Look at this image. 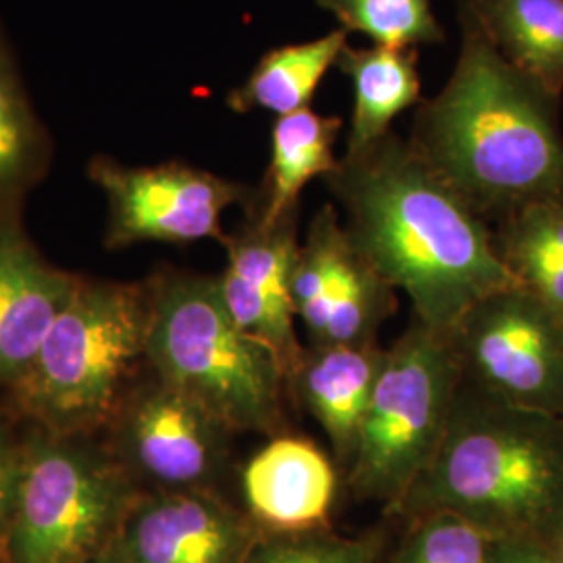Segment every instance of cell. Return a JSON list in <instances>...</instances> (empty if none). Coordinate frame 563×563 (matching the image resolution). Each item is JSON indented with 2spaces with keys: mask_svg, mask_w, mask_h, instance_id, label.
Segmentation results:
<instances>
[{
  "mask_svg": "<svg viewBox=\"0 0 563 563\" xmlns=\"http://www.w3.org/2000/svg\"><path fill=\"white\" fill-rule=\"evenodd\" d=\"M107 201L104 249L121 251L142 242L220 241L223 213L251 205V190L188 163L125 165L97 155L86 169Z\"/></svg>",
  "mask_w": 563,
  "mask_h": 563,
  "instance_id": "30bf717a",
  "label": "cell"
},
{
  "mask_svg": "<svg viewBox=\"0 0 563 563\" xmlns=\"http://www.w3.org/2000/svg\"><path fill=\"white\" fill-rule=\"evenodd\" d=\"M495 241L518 284L563 320V199L507 216Z\"/></svg>",
  "mask_w": 563,
  "mask_h": 563,
  "instance_id": "44dd1931",
  "label": "cell"
},
{
  "mask_svg": "<svg viewBox=\"0 0 563 563\" xmlns=\"http://www.w3.org/2000/svg\"><path fill=\"white\" fill-rule=\"evenodd\" d=\"M386 351L376 341L305 349L286 386L322 426L344 470L353 462L363 418L383 372Z\"/></svg>",
  "mask_w": 563,
  "mask_h": 563,
  "instance_id": "9a60e30c",
  "label": "cell"
},
{
  "mask_svg": "<svg viewBox=\"0 0 563 563\" xmlns=\"http://www.w3.org/2000/svg\"><path fill=\"white\" fill-rule=\"evenodd\" d=\"M330 11L341 30L360 32L380 46L416 48L444 41L430 0H318Z\"/></svg>",
  "mask_w": 563,
  "mask_h": 563,
  "instance_id": "cb8c5ba5",
  "label": "cell"
},
{
  "mask_svg": "<svg viewBox=\"0 0 563 563\" xmlns=\"http://www.w3.org/2000/svg\"><path fill=\"white\" fill-rule=\"evenodd\" d=\"M460 23L455 71L418 109L411 146L481 218L563 199L560 97L505 59L467 0Z\"/></svg>",
  "mask_w": 563,
  "mask_h": 563,
  "instance_id": "7a4b0ae2",
  "label": "cell"
},
{
  "mask_svg": "<svg viewBox=\"0 0 563 563\" xmlns=\"http://www.w3.org/2000/svg\"><path fill=\"white\" fill-rule=\"evenodd\" d=\"M234 437L201 402L165 383L148 365L101 432L109 453L141 493H222L236 472Z\"/></svg>",
  "mask_w": 563,
  "mask_h": 563,
  "instance_id": "ba28073f",
  "label": "cell"
},
{
  "mask_svg": "<svg viewBox=\"0 0 563 563\" xmlns=\"http://www.w3.org/2000/svg\"><path fill=\"white\" fill-rule=\"evenodd\" d=\"M80 282L81 274L44 260L25 232L23 209L0 211V402L30 372Z\"/></svg>",
  "mask_w": 563,
  "mask_h": 563,
  "instance_id": "4fadbf2b",
  "label": "cell"
},
{
  "mask_svg": "<svg viewBox=\"0 0 563 563\" xmlns=\"http://www.w3.org/2000/svg\"><path fill=\"white\" fill-rule=\"evenodd\" d=\"M497 51L551 95L563 92V0H467Z\"/></svg>",
  "mask_w": 563,
  "mask_h": 563,
  "instance_id": "ac0fdd59",
  "label": "cell"
},
{
  "mask_svg": "<svg viewBox=\"0 0 563 563\" xmlns=\"http://www.w3.org/2000/svg\"><path fill=\"white\" fill-rule=\"evenodd\" d=\"M9 563H92L120 537L141 490L101 434H63L27 423Z\"/></svg>",
  "mask_w": 563,
  "mask_h": 563,
  "instance_id": "8992f818",
  "label": "cell"
},
{
  "mask_svg": "<svg viewBox=\"0 0 563 563\" xmlns=\"http://www.w3.org/2000/svg\"><path fill=\"white\" fill-rule=\"evenodd\" d=\"M446 336L465 383L563 416V320L530 290L511 286L484 297Z\"/></svg>",
  "mask_w": 563,
  "mask_h": 563,
  "instance_id": "9c48e42d",
  "label": "cell"
},
{
  "mask_svg": "<svg viewBox=\"0 0 563 563\" xmlns=\"http://www.w3.org/2000/svg\"><path fill=\"white\" fill-rule=\"evenodd\" d=\"M0 563H9V562H7V560H4V558H2V555H0Z\"/></svg>",
  "mask_w": 563,
  "mask_h": 563,
  "instance_id": "f546056e",
  "label": "cell"
},
{
  "mask_svg": "<svg viewBox=\"0 0 563 563\" xmlns=\"http://www.w3.org/2000/svg\"><path fill=\"white\" fill-rule=\"evenodd\" d=\"M263 532L213 490L141 493L115 549L128 563H244Z\"/></svg>",
  "mask_w": 563,
  "mask_h": 563,
  "instance_id": "7c38bea8",
  "label": "cell"
},
{
  "mask_svg": "<svg viewBox=\"0 0 563 563\" xmlns=\"http://www.w3.org/2000/svg\"><path fill=\"white\" fill-rule=\"evenodd\" d=\"M342 74L353 84V115L344 157H357L390 134L397 115L420 102L422 78L416 48H342Z\"/></svg>",
  "mask_w": 563,
  "mask_h": 563,
  "instance_id": "2e32d148",
  "label": "cell"
},
{
  "mask_svg": "<svg viewBox=\"0 0 563 563\" xmlns=\"http://www.w3.org/2000/svg\"><path fill=\"white\" fill-rule=\"evenodd\" d=\"M144 282L146 365L232 432L284 434L280 363L230 316L218 276L163 267Z\"/></svg>",
  "mask_w": 563,
  "mask_h": 563,
  "instance_id": "277c9868",
  "label": "cell"
},
{
  "mask_svg": "<svg viewBox=\"0 0 563 563\" xmlns=\"http://www.w3.org/2000/svg\"><path fill=\"white\" fill-rule=\"evenodd\" d=\"M395 311V288L369 265L351 242L332 292L322 339L313 346L365 344Z\"/></svg>",
  "mask_w": 563,
  "mask_h": 563,
  "instance_id": "603a6c76",
  "label": "cell"
},
{
  "mask_svg": "<svg viewBox=\"0 0 563 563\" xmlns=\"http://www.w3.org/2000/svg\"><path fill=\"white\" fill-rule=\"evenodd\" d=\"M242 509L263 534L323 530L339 490L334 463L316 444L280 434L239 470Z\"/></svg>",
  "mask_w": 563,
  "mask_h": 563,
  "instance_id": "5bb4252c",
  "label": "cell"
},
{
  "mask_svg": "<svg viewBox=\"0 0 563 563\" xmlns=\"http://www.w3.org/2000/svg\"><path fill=\"white\" fill-rule=\"evenodd\" d=\"M27 428L30 426L20 416L0 405V555L4 553L9 526L20 493Z\"/></svg>",
  "mask_w": 563,
  "mask_h": 563,
  "instance_id": "4316f807",
  "label": "cell"
},
{
  "mask_svg": "<svg viewBox=\"0 0 563 563\" xmlns=\"http://www.w3.org/2000/svg\"><path fill=\"white\" fill-rule=\"evenodd\" d=\"M92 563H128L123 558H121L120 553H118V549L115 547H111L104 555H101L99 560H95Z\"/></svg>",
  "mask_w": 563,
  "mask_h": 563,
  "instance_id": "f1b7e54d",
  "label": "cell"
},
{
  "mask_svg": "<svg viewBox=\"0 0 563 563\" xmlns=\"http://www.w3.org/2000/svg\"><path fill=\"white\" fill-rule=\"evenodd\" d=\"M222 244L228 257L218 276L223 302L242 330L274 353L288 383L305 355L290 290L301 246L297 213L276 223H265L251 213L249 222L236 234H228Z\"/></svg>",
  "mask_w": 563,
  "mask_h": 563,
  "instance_id": "8fae6325",
  "label": "cell"
},
{
  "mask_svg": "<svg viewBox=\"0 0 563 563\" xmlns=\"http://www.w3.org/2000/svg\"><path fill=\"white\" fill-rule=\"evenodd\" d=\"M372 539H342L323 530L262 534L244 563H376Z\"/></svg>",
  "mask_w": 563,
  "mask_h": 563,
  "instance_id": "484cf974",
  "label": "cell"
},
{
  "mask_svg": "<svg viewBox=\"0 0 563 563\" xmlns=\"http://www.w3.org/2000/svg\"><path fill=\"white\" fill-rule=\"evenodd\" d=\"M53 162V142L30 101L11 42L0 25V211L23 209Z\"/></svg>",
  "mask_w": 563,
  "mask_h": 563,
  "instance_id": "d6986e66",
  "label": "cell"
},
{
  "mask_svg": "<svg viewBox=\"0 0 563 563\" xmlns=\"http://www.w3.org/2000/svg\"><path fill=\"white\" fill-rule=\"evenodd\" d=\"M344 230L369 265L413 305L418 322L449 334L484 297L520 286L495 236L422 155L388 134L325 178Z\"/></svg>",
  "mask_w": 563,
  "mask_h": 563,
  "instance_id": "6da1fadb",
  "label": "cell"
},
{
  "mask_svg": "<svg viewBox=\"0 0 563 563\" xmlns=\"http://www.w3.org/2000/svg\"><path fill=\"white\" fill-rule=\"evenodd\" d=\"M346 36L339 27L316 41L267 51L251 76L228 95V107L241 115L269 111L278 118L307 109L330 67L339 63Z\"/></svg>",
  "mask_w": 563,
  "mask_h": 563,
  "instance_id": "ffe728a7",
  "label": "cell"
},
{
  "mask_svg": "<svg viewBox=\"0 0 563 563\" xmlns=\"http://www.w3.org/2000/svg\"><path fill=\"white\" fill-rule=\"evenodd\" d=\"M341 130V118L316 113L309 107L276 120L262 199L253 201V213L260 216V220L276 223L297 213L305 186L336 172L339 159L334 144Z\"/></svg>",
  "mask_w": 563,
  "mask_h": 563,
  "instance_id": "e0dca14e",
  "label": "cell"
},
{
  "mask_svg": "<svg viewBox=\"0 0 563 563\" xmlns=\"http://www.w3.org/2000/svg\"><path fill=\"white\" fill-rule=\"evenodd\" d=\"M395 563H490L497 537L449 511L416 518Z\"/></svg>",
  "mask_w": 563,
  "mask_h": 563,
  "instance_id": "d4e9b609",
  "label": "cell"
},
{
  "mask_svg": "<svg viewBox=\"0 0 563 563\" xmlns=\"http://www.w3.org/2000/svg\"><path fill=\"white\" fill-rule=\"evenodd\" d=\"M351 251V239L339 213L328 205L309 225L292 267V302L311 346L322 339L332 292L341 276L342 263Z\"/></svg>",
  "mask_w": 563,
  "mask_h": 563,
  "instance_id": "7402d4cb",
  "label": "cell"
},
{
  "mask_svg": "<svg viewBox=\"0 0 563 563\" xmlns=\"http://www.w3.org/2000/svg\"><path fill=\"white\" fill-rule=\"evenodd\" d=\"M462 383L449 336L420 322L386 351L346 470L357 497L401 504L439 451Z\"/></svg>",
  "mask_w": 563,
  "mask_h": 563,
  "instance_id": "52a82bcc",
  "label": "cell"
},
{
  "mask_svg": "<svg viewBox=\"0 0 563 563\" xmlns=\"http://www.w3.org/2000/svg\"><path fill=\"white\" fill-rule=\"evenodd\" d=\"M146 282L81 276L25 378L0 405L32 426L101 434L146 367Z\"/></svg>",
  "mask_w": 563,
  "mask_h": 563,
  "instance_id": "5b68a950",
  "label": "cell"
},
{
  "mask_svg": "<svg viewBox=\"0 0 563 563\" xmlns=\"http://www.w3.org/2000/svg\"><path fill=\"white\" fill-rule=\"evenodd\" d=\"M551 539V543H544L549 549H551V553L555 555V560L558 562L563 563V523L549 537Z\"/></svg>",
  "mask_w": 563,
  "mask_h": 563,
  "instance_id": "83f0119b",
  "label": "cell"
},
{
  "mask_svg": "<svg viewBox=\"0 0 563 563\" xmlns=\"http://www.w3.org/2000/svg\"><path fill=\"white\" fill-rule=\"evenodd\" d=\"M395 511H449L497 539L544 543L563 523V416L463 380L439 451Z\"/></svg>",
  "mask_w": 563,
  "mask_h": 563,
  "instance_id": "3957f363",
  "label": "cell"
}]
</instances>
